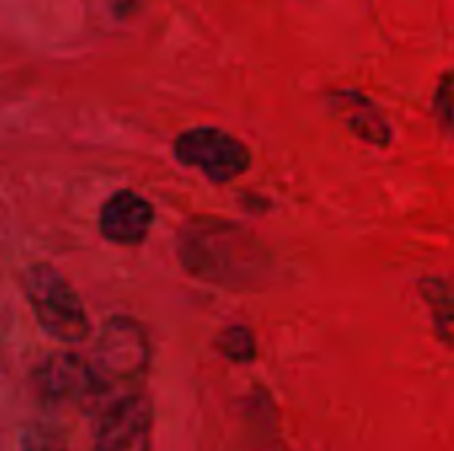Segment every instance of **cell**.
I'll return each mask as SVG.
<instances>
[{"mask_svg":"<svg viewBox=\"0 0 454 451\" xmlns=\"http://www.w3.org/2000/svg\"><path fill=\"white\" fill-rule=\"evenodd\" d=\"M176 253L189 276L237 292L263 287L274 268L269 247L250 229L213 215L189 218Z\"/></svg>","mask_w":454,"mask_h":451,"instance_id":"1","label":"cell"},{"mask_svg":"<svg viewBox=\"0 0 454 451\" xmlns=\"http://www.w3.org/2000/svg\"><path fill=\"white\" fill-rule=\"evenodd\" d=\"M21 290L45 335L59 343H82L90 332L77 290L53 266L35 263L21 274Z\"/></svg>","mask_w":454,"mask_h":451,"instance_id":"2","label":"cell"},{"mask_svg":"<svg viewBox=\"0 0 454 451\" xmlns=\"http://www.w3.org/2000/svg\"><path fill=\"white\" fill-rule=\"evenodd\" d=\"M173 157L184 167L205 173L213 183H229L247 173L250 149L221 128H189L173 141Z\"/></svg>","mask_w":454,"mask_h":451,"instance_id":"3","label":"cell"},{"mask_svg":"<svg viewBox=\"0 0 454 451\" xmlns=\"http://www.w3.org/2000/svg\"><path fill=\"white\" fill-rule=\"evenodd\" d=\"M152 359L146 330L130 316H112L96 343V372L109 383H136Z\"/></svg>","mask_w":454,"mask_h":451,"instance_id":"4","label":"cell"},{"mask_svg":"<svg viewBox=\"0 0 454 451\" xmlns=\"http://www.w3.org/2000/svg\"><path fill=\"white\" fill-rule=\"evenodd\" d=\"M152 401L144 393H130L104 412L93 451H152Z\"/></svg>","mask_w":454,"mask_h":451,"instance_id":"5","label":"cell"},{"mask_svg":"<svg viewBox=\"0 0 454 451\" xmlns=\"http://www.w3.org/2000/svg\"><path fill=\"white\" fill-rule=\"evenodd\" d=\"M37 388L51 401L96 404L104 393V380L74 354H53L37 367Z\"/></svg>","mask_w":454,"mask_h":451,"instance_id":"6","label":"cell"},{"mask_svg":"<svg viewBox=\"0 0 454 451\" xmlns=\"http://www.w3.org/2000/svg\"><path fill=\"white\" fill-rule=\"evenodd\" d=\"M154 223V210L152 205L136 194V191H114L98 215V231L106 242L120 245V247H136L141 245Z\"/></svg>","mask_w":454,"mask_h":451,"instance_id":"7","label":"cell"},{"mask_svg":"<svg viewBox=\"0 0 454 451\" xmlns=\"http://www.w3.org/2000/svg\"><path fill=\"white\" fill-rule=\"evenodd\" d=\"M333 106H335V114L346 122V128L364 144H372L380 149H386L391 144V136H394L391 125L386 122L380 109L362 93H348V90L335 93Z\"/></svg>","mask_w":454,"mask_h":451,"instance_id":"8","label":"cell"},{"mask_svg":"<svg viewBox=\"0 0 454 451\" xmlns=\"http://www.w3.org/2000/svg\"><path fill=\"white\" fill-rule=\"evenodd\" d=\"M418 290L431 311L436 338L454 351V284L442 276H423Z\"/></svg>","mask_w":454,"mask_h":451,"instance_id":"9","label":"cell"},{"mask_svg":"<svg viewBox=\"0 0 454 451\" xmlns=\"http://www.w3.org/2000/svg\"><path fill=\"white\" fill-rule=\"evenodd\" d=\"M215 348L223 359L234 362V364H250L258 356V346H255V335L250 327L245 324H231L226 327L218 338H215Z\"/></svg>","mask_w":454,"mask_h":451,"instance_id":"10","label":"cell"},{"mask_svg":"<svg viewBox=\"0 0 454 451\" xmlns=\"http://www.w3.org/2000/svg\"><path fill=\"white\" fill-rule=\"evenodd\" d=\"M21 451H67V431L51 420H35L21 431Z\"/></svg>","mask_w":454,"mask_h":451,"instance_id":"11","label":"cell"}]
</instances>
